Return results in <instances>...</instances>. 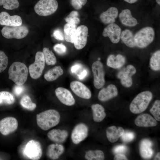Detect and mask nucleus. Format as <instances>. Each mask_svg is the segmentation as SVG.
Returning <instances> with one entry per match:
<instances>
[{"label": "nucleus", "mask_w": 160, "mask_h": 160, "mask_svg": "<svg viewBox=\"0 0 160 160\" xmlns=\"http://www.w3.org/2000/svg\"><path fill=\"white\" fill-rule=\"evenodd\" d=\"M28 32V28L25 25H22L16 26H5L1 30L3 36L7 39H22L26 37Z\"/></svg>", "instance_id": "7"}, {"label": "nucleus", "mask_w": 160, "mask_h": 160, "mask_svg": "<svg viewBox=\"0 0 160 160\" xmlns=\"http://www.w3.org/2000/svg\"><path fill=\"white\" fill-rule=\"evenodd\" d=\"M135 68L132 65H127L119 71L117 77L120 79L121 84L126 87H131L132 84V76L136 73Z\"/></svg>", "instance_id": "10"}, {"label": "nucleus", "mask_w": 160, "mask_h": 160, "mask_svg": "<svg viewBox=\"0 0 160 160\" xmlns=\"http://www.w3.org/2000/svg\"><path fill=\"white\" fill-rule=\"evenodd\" d=\"M119 19L121 23L129 27H133L138 24L137 20L133 17L131 11L129 9L122 10L119 14Z\"/></svg>", "instance_id": "18"}, {"label": "nucleus", "mask_w": 160, "mask_h": 160, "mask_svg": "<svg viewBox=\"0 0 160 160\" xmlns=\"http://www.w3.org/2000/svg\"><path fill=\"white\" fill-rule=\"evenodd\" d=\"M88 128L83 123L77 124L73 128L71 134V139L75 144H79L84 140L87 137Z\"/></svg>", "instance_id": "12"}, {"label": "nucleus", "mask_w": 160, "mask_h": 160, "mask_svg": "<svg viewBox=\"0 0 160 160\" xmlns=\"http://www.w3.org/2000/svg\"><path fill=\"white\" fill-rule=\"evenodd\" d=\"M45 65V60L43 52H37L35 55L34 62L29 67L31 77L34 79L39 78L42 74Z\"/></svg>", "instance_id": "8"}, {"label": "nucleus", "mask_w": 160, "mask_h": 160, "mask_svg": "<svg viewBox=\"0 0 160 160\" xmlns=\"http://www.w3.org/2000/svg\"><path fill=\"white\" fill-rule=\"evenodd\" d=\"M54 50L57 54L63 55L66 52V48L63 44H55L53 47Z\"/></svg>", "instance_id": "41"}, {"label": "nucleus", "mask_w": 160, "mask_h": 160, "mask_svg": "<svg viewBox=\"0 0 160 160\" xmlns=\"http://www.w3.org/2000/svg\"><path fill=\"white\" fill-rule=\"evenodd\" d=\"M22 24L21 17L19 15L11 16L7 12H2L0 13V24L9 26H16Z\"/></svg>", "instance_id": "17"}, {"label": "nucleus", "mask_w": 160, "mask_h": 160, "mask_svg": "<svg viewBox=\"0 0 160 160\" xmlns=\"http://www.w3.org/2000/svg\"><path fill=\"white\" fill-rule=\"evenodd\" d=\"M125 1L129 4H133L136 2L138 0H123Z\"/></svg>", "instance_id": "49"}, {"label": "nucleus", "mask_w": 160, "mask_h": 160, "mask_svg": "<svg viewBox=\"0 0 160 160\" xmlns=\"http://www.w3.org/2000/svg\"><path fill=\"white\" fill-rule=\"evenodd\" d=\"M64 146L60 144H51L47 147V155L51 159H56L64 153Z\"/></svg>", "instance_id": "24"}, {"label": "nucleus", "mask_w": 160, "mask_h": 160, "mask_svg": "<svg viewBox=\"0 0 160 160\" xmlns=\"http://www.w3.org/2000/svg\"><path fill=\"white\" fill-rule=\"evenodd\" d=\"M119 14L117 8L114 7H112L102 13L100 15L99 19L104 24H109L115 23Z\"/></svg>", "instance_id": "19"}, {"label": "nucleus", "mask_w": 160, "mask_h": 160, "mask_svg": "<svg viewBox=\"0 0 160 160\" xmlns=\"http://www.w3.org/2000/svg\"><path fill=\"white\" fill-rule=\"evenodd\" d=\"M78 12L76 11H73L65 18L66 22L68 23L77 24H79L80 20L78 17Z\"/></svg>", "instance_id": "38"}, {"label": "nucleus", "mask_w": 160, "mask_h": 160, "mask_svg": "<svg viewBox=\"0 0 160 160\" xmlns=\"http://www.w3.org/2000/svg\"><path fill=\"white\" fill-rule=\"evenodd\" d=\"M70 88L74 93L79 97L89 99L92 96L90 90L85 84L77 81H72L70 84Z\"/></svg>", "instance_id": "15"}, {"label": "nucleus", "mask_w": 160, "mask_h": 160, "mask_svg": "<svg viewBox=\"0 0 160 160\" xmlns=\"http://www.w3.org/2000/svg\"><path fill=\"white\" fill-rule=\"evenodd\" d=\"M20 103L25 109L30 111L34 110L36 107V104L32 102L31 98L28 95H24L21 98Z\"/></svg>", "instance_id": "35"}, {"label": "nucleus", "mask_w": 160, "mask_h": 160, "mask_svg": "<svg viewBox=\"0 0 160 160\" xmlns=\"http://www.w3.org/2000/svg\"><path fill=\"white\" fill-rule=\"evenodd\" d=\"M124 132V130L122 127L113 126L106 129V136L109 141L113 143L117 141Z\"/></svg>", "instance_id": "26"}, {"label": "nucleus", "mask_w": 160, "mask_h": 160, "mask_svg": "<svg viewBox=\"0 0 160 160\" xmlns=\"http://www.w3.org/2000/svg\"><path fill=\"white\" fill-rule=\"evenodd\" d=\"M56 96L59 100L63 104L69 106L73 105L75 100L71 92L64 87H59L55 90Z\"/></svg>", "instance_id": "16"}, {"label": "nucleus", "mask_w": 160, "mask_h": 160, "mask_svg": "<svg viewBox=\"0 0 160 160\" xmlns=\"http://www.w3.org/2000/svg\"><path fill=\"white\" fill-rule=\"evenodd\" d=\"M18 123L16 118L12 117L4 118L0 121V132L4 135H7L17 129Z\"/></svg>", "instance_id": "14"}, {"label": "nucleus", "mask_w": 160, "mask_h": 160, "mask_svg": "<svg viewBox=\"0 0 160 160\" xmlns=\"http://www.w3.org/2000/svg\"><path fill=\"white\" fill-rule=\"evenodd\" d=\"M14 96L6 91L0 92V105H11L15 102Z\"/></svg>", "instance_id": "32"}, {"label": "nucleus", "mask_w": 160, "mask_h": 160, "mask_svg": "<svg viewBox=\"0 0 160 160\" xmlns=\"http://www.w3.org/2000/svg\"><path fill=\"white\" fill-rule=\"evenodd\" d=\"M150 111L156 120L158 121H160V100H157L155 101Z\"/></svg>", "instance_id": "37"}, {"label": "nucleus", "mask_w": 160, "mask_h": 160, "mask_svg": "<svg viewBox=\"0 0 160 160\" xmlns=\"http://www.w3.org/2000/svg\"><path fill=\"white\" fill-rule=\"evenodd\" d=\"M28 70L26 65L19 62H14L8 70L9 78L16 85H23L26 81Z\"/></svg>", "instance_id": "2"}, {"label": "nucleus", "mask_w": 160, "mask_h": 160, "mask_svg": "<svg viewBox=\"0 0 160 160\" xmlns=\"http://www.w3.org/2000/svg\"><path fill=\"white\" fill-rule=\"evenodd\" d=\"M87 71L86 70H84L79 76V78L80 79H82L86 76Z\"/></svg>", "instance_id": "47"}, {"label": "nucleus", "mask_w": 160, "mask_h": 160, "mask_svg": "<svg viewBox=\"0 0 160 160\" xmlns=\"http://www.w3.org/2000/svg\"><path fill=\"white\" fill-rule=\"evenodd\" d=\"M118 94V91L116 86L110 84L99 92L98 98L101 101H105L116 97Z\"/></svg>", "instance_id": "20"}, {"label": "nucleus", "mask_w": 160, "mask_h": 160, "mask_svg": "<svg viewBox=\"0 0 160 160\" xmlns=\"http://www.w3.org/2000/svg\"><path fill=\"white\" fill-rule=\"evenodd\" d=\"M127 150L126 146L124 145H120L115 147L113 149V152L116 154L125 153Z\"/></svg>", "instance_id": "42"}, {"label": "nucleus", "mask_w": 160, "mask_h": 160, "mask_svg": "<svg viewBox=\"0 0 160 160\" xmlns=\"http://www.w3.org/2000/svg\"><path fill=\"white\" fill-rule=\"evenodd\" d=\"M71 3L72 6L76 9H79L82 7V6L78 0H71Z\"/></svg>", "instance_id": "45"}, {"label": "nucleus", "mask_w": 160, "mask_h": 160, "mask_svg": "<svg viewBox=\"0 0 160 160\" xmlns=\"http://www.w3.org/2000/svg\"><path fill=\"white\" fill-rule=\"evenodd\" d=\"M60 120L59 112L54 109H49L36 115L38 126L43 130L46 131L57 125Z\"/></svg>", "instance_id": "1"}, {"label": "nucleus", "mask_w": 160, "mask_h": 160, "mask_svg": "<svg viewBox=\"0 0 160 160\" xmlns=\"http://www.w3.org/2000/svg\"><path fill=\"white\" fill-rule=\"evenodd\" d=\"M8 62V58L3 51L0 50V73L7 68Z\"/></svg>", "instance_id": "39"}, {"label": "nucleus", "mask_w": 160, "mask_h": 160, "mask_svg": "<svg viewBox=\"0 0 160 160\" xmlns=\"http://www.w3.org/2000/svg\"><path fill=\"white\" fill-rule=\"evenodd\" d=\"M153 95L149 91H145L138 94L132 100L129 105V109L132 113H141L147 108L152 99Z\"/></svg>", "instance_id": "3"}, {"label": "nucleus", "mask_w": 160, "mask_h": 160, "mask_svg": "<svg viewBox=\"0 0 160 160\" xmlns=\"http://www.w3.org/2000/svg\"><path fill=\"white\" fill-rule=\"evenodd\" d=\"M91 108L94 121L96 122L102 121L106 116L103 107L100 104H95L92 105Z\"/></svg>", "instance_id": "27"}, {"label": "nucleus", "mask_w": 160, "mask_h": 160, "mask_svg": "<svg viewBox=\"0 0 160 160\" xmlns=\"http://www.w3.org/2000/svg\"><path fill=\"white\" fill-rule=\"evenodd\" d=\"M120 40L129 47L134 48L136 47L134 41V34L129 29H126L122 31Z\"/></svg>", "instance_id": "29"}, {"label": "nucleus", "mask_w": 160, "mask_h": 160, "mask_svg": "<svg viewBox=\"0 0 160 160\" xmlns=\"http://www.w3.org/2000/svg\"><path fill=\"white\" fill-rule=\"evenodd\" d=\"M54 38L59 40H63L64 36L62 31L60 29H56L54 31L53 33Z\"/></svg>", "instance_id": "44"}, {"label": "nucleus", "mask_w": 160, "mask_h": 160, "mask_svg": "<svg viewBox=\"0 0 160 160\" xmlns=\"http://www.w3.org/2000/svg\"><path fill=\"white\" fill-rule=\"evenodd\" d=\"M121 137L124 142L127 143L131 141L134 139L135 135L133 132H124Z\"/></svg>", "instance_id": "40"}, {"label": "nucleus", "mask_w": 160, "mask_h": 160, "mask_svg": "<svg viewBox=\"0 0 160 160\" xmlns=\"http://www.w3.org/2000/svg\"><path fill=\"white\" fill-rule=\"evenodd\" d=\"M93 74V84L95 88L99 89L105 84V72L102 63L99 60L94 62L92 66Z\"/></svg>", "instance_id": "9"}, {"label": "nucleus", "mask_w": 160, "mask_h": 160, "mask_svg": "<svg viewBox=\"0 0 160 160\" xmlns=\"http://www.w3.org/2000/svg\"><path fill=\"white\" fill-rule=\"evenodd\" d=\"M156 2L159 5H160V0H156Z\"/></svg>", "instance_id": "52"}, {"label": "nucleus", "mask_w": 160, "mask_h": 160, "mask_svg": "<svg viewBox=\"0 0 160 160\" xmlns=\"http://www.w3.org/2000/svg\"><path fill=\"white\" fill-rule=\"evenodd\" d=\"M126 62L125 57L121 54L116 55L111 54L108 57L106 64L108 66L114 69L121 67Z\"/></svg>", "instance_id": "25"}, {"label": "nucleus", "mask_w": 160, "mask_h": 160, "mask_svg": "<svg viewBox=\"0 0 160 160\" xmlns=\"http://www.w3.org/2000/svg\"><path fill=\"white\" fill-rule=\"evenodd\" d=\"M150 65L151 68L155 71L160 69V50L155 51L152 55L150 59Z\"/></svg>", "instance_id": "33"}, {"label": "nucleus", "mask_w": 160, "mask_h": 160, "mask_svg": "<svg viewBox=\"0 0 160 160\" xmlns=\"http://www.w3.org/2000/svg\"><path fill=\"white\" fill-rule=\"evenodd\" d=\"M76 25L68 23L64 26V36L67 42L74 43L76 34Z\"/></svg>", "instance_id": "28"}, {"label": "nucleus", "mask_w": 160, "mask_h": 160, "mask_svg": "<svg viewBox=\"0 0 160 160\" xmlns=\"http://www.w3.org/2000/svg\"><path fill=\"white\" fill-rule=\"evenodd\" d=\"M153 143L150 140L145 139L142 140L140 145V153L141 157L145 159L151 158L153 154L152 148Z\"/></svg>", "instance_id": "23"}, {"label": "nucleus", "mask_w": 160, "mask_h": 160, "mask_svg": "<svg viewBox=\"0 0 160 160\" xmlns=\"http://www.w3.org/2000/svg\"><path fill=\"white\" fill-rule=\"evenodd\" d=\"M63 73V70L60 66H55L45 73L44 78L47 81H52L57 79Z\"/></svg>", "instance_id": "30"}, {"label": "nucleus", "mask_w": 160, "mask_h": 160, "mask_svg": "<svg viewBox=\"0 0 160 160\" xmlns=\"http://www.w3.org/2000/svg\"><path fill=\"white\" fill-rule=\"evenodd\" d=\"M135 124L139 127H151L155 126L157 124L156 120L148 113L138 116L135 121Z\"/></svg>", "instance_id": "22"}, {"label": "nucleus", "mask_w": 160, "mask_h": 160, "mask_svg": "<svg viewBox=\"0 0 160 160\" xmlns=\"http://www.w3.org/2000/svg\"><path fill=\"white\" fill-rule=\"evenodd\" d=\"M155 36L154 29L147 26L140 29L134 34V41L136 47L144 48L154 40Z\"/></svg>", "instance_id": "4"}, {"label": "nucleus", "mask_w": 160, "mask_h": 160, "mask_svg": "<svg viewBox=\"0 0 160 160\" xmlns=\"http://www.w3.org/2000/svg\"><path fill=\"white\" fill-rule=\"evenodd\" d=\"M78 1L82 6H83L85 4L87 0H78Z\"/></svg>", "instance_id": "50"}, {"label": "nucleus", "mask_w": 160, "mask_h": 160, "mask_svg": "<svg viewBox=\"0 0 160 160\" xmlns=\"http://www.w3.org/2000/svg\"><path fill=\"white\" fill-rule=\"evenodd\" d=\"M160 153L158 152L156 155V156L154 159V160H160Z\"/></svg>", "instance_id": "51"}, {"label": "nucleus", "mask_w": 160, "mask_h": 160, "mask_svg": "<svg viewBox=\"0 0 160 160\" xmlns=\"http://www.w3.org/2000/svg\"><path fill=\"white\" fill-rule=\"evenodd\" d=\"M24 90V88L23 85H15L13 88V92L17 96H19L22 94Z\"/></svg>", "instance_id": "43"}, {"label": "nucleus", "mask_w": 160, "mask_h": 160, "mask_svg": "<svg viewBox=\"0 0 160 160\" xmlns=\"http://www.w3.org/2000/svg\"><path fill=\"white\" fill-rule=\"evenodd\" d=\"M114 160H128L126 156L122 153L116 154L114 156Z\"/></svg>", "instance_id": "46"}, {"label": "nucleus", "mask_w": 160, "mask_h": 160, "mask_svg": "<svg viewBox=\"0 0 160 160\" xmlns=\"http://www.w3.org/2000/svg\"><path fill=\"white\" fill-rule=\"evenodd\" d=\"M121 29L116 24L113 23L108 25L104 28L102 35L105 37H108L111 41L117 44L120 40Z\"/></svg>", "instance_id": "11"}, {"label": "nucleus", "mask_w": 160, "mask_h": 160, "mask_svg": "<svg viewBox=\"0 0 160 160\" xmlns=\"http://www.w3.org/2000/svg\"><path fill=\"white\" fill-rule=\"evenodd\" d=\"M43 53L44 55L45 62L49 65H55L57 62L56 57L51 51L47 47H44L43 49Z\"/></svg>", "instance_id": "34"}, {"label": "nucleus", "mask_w": 160, "mask_h": 160, "mask_svg": "<svg viewBox=\"0 0 160 160\" xmlns=\"http://www.w3.org/2000/svg\"><path fill=\"white\" fill-rule=\"evenodd\" d=\"M88 28L85 25H82L76 28L74 44L75 48L78 50L83 49L87 41Z\"/></svg>", "instance_id": "13"}, {"label": "nucleus", "mask_w": 160, "mask_h": 160, "mask_svg": "<svg viewBox=\"0 0 160 160\" xmlns=\"http://www.w3.org/2000/svg\"><path fill=\"white\" fill-rule=\"evenodd\" d=\"M58 7L56 0H40L35 5L34 10L39 15L46 16L54 13Z\"/></svg>", "instance_id": "5"}, {"label": "nucleus", "mask_w": 160, "mask_h": 160, "mask_svg": "<svg viewBox=\"0 0 160 160\" xmlns=\"http://www.w3.org/2000/svg\"><path fill=\"white\" fill-rule=\"evenodd\" d=\"M79 68V66L78 64H76L73 66L71 69V72L73 73L75 72Z\"/></svg>", "instance_id": "48"}, {"label": "nucleus", "mask_w": 160, "mask_h": 160, "mask_svg": "<svg viewBox=\"0 0 160 160\" xmlns=\"http://www.w3.org/2000/svg\"><path fill=\"white\" fill-rule=\"evenodd\" d=\"M25 158L33 160H37L41 157L42 151L41 145L38 141L33 140L29 141L23 151Z\"/></svg>", "instance_id": "6"}, {"label": "nucleus", "mask_w": 160, "mask_h": 160, "mask_svg": "<svg viewBox=\"0 0 160 160\" xmlns=\"http://www.w3.org/2000/svg\"><path fill=\"white\" fill-rule=\"evenodd\" d=\"M19 3L17 0H0V6L8 10H12L18 7Z\"/></svg>", "instance_id": "36"}, {"label": "nucleus", "mask_w": 160, "mask_h": 160, "mask_svg": "<svg viewBox=\"0 0 160 160\" xmlns=\"http://www.w3.org/2000/svg\"><path fill=\"white\" fill-rule=\"evenodd\" d=\"M85 158L87 160H103L105 159V155L100 150H89L86 151Z\"/></svg>", "instance_id": "31"}, {"label": "nucleus", "mask_w": 160, "mask_h": 160, "mask_svg": "<svg viewBox=\"0 0 160 160\" xmlns=\"http://www.w3.org/2000/svg\"><path fill=\"white\" fill-rule=\"evenodd\" d=\"M48 138L55 143L60 144L64 142L68 136V131L65 130L53 129L47 134Z\"/></svg>", "instance_id": "21"}]
</instances>
